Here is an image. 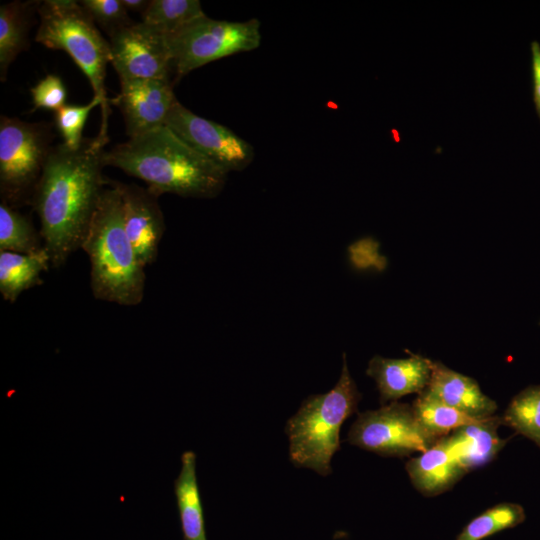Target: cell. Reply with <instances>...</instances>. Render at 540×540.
<instances>
[{
  "mask_svg": "<svg viewBox=\"0 0 540 540\" xmlns=\"http://www.w3.org/2000/svg\"><path fill=\"white\" fill-rule=\"evenodd\" d=\"M109 38L110 63L120 82L170 80L173 68L164 33L140 21L114 31Z\"/></svg>",
  "mask_w": 540,
  "mask_h": 540,
  "instance_id": "obj_10",
  "label": "cell"
},
{
  "mask_svg": "<svg viewBox=\"0 0 540 540\" xmlns=\"http://www.w3.org/2000/svg\"><path fill=\"white\" fill-rule=\"evenodd\" d=\"M347 441L381 456L403 457L424 452L438 440L420 426L412 404L393 401L379 409L359 413Z\"/></svg>",
  "mask_w": 540,
  "mask_h": 540,
  "instance_id": "obj_8",
  "label": "cell"
},
{
  "mask_svg": "<svg viewBox=\"0 0 540 540\" xmlns=\"http://www.w3.org/2000/svg\"><path fill=\"white\" fill-rule=\"evenodd\" d=\"M203 16L198 0H150L141 22L170 35Z\"/></svg>",
  "mask_w": 540,
  "mask_h": 540,
  "instance_id": "obj_22",
  "label": "cell"
},
{
  "mask_svg": "<svg viewBox=\"0 0 540 540\" xmlns=\"http://www.w3.org/2000/svg\"><path fill=\"white\" fill-rule=\"evenodd\" d=\"M360 399L343 353L342 371L336 385L325 394L306 398L285 425L291 463L322 476L330 474L331 458L340 449L341 426L357 411Z\"/></svg>",
  "mask_w": 540,
  "mask_h": 540,
  "instance_id": "obj_4",
  "label": "cell"
},
{
  "mask_svg": "<svg viewBox=\"0 0 540 540\" xmlns=\"http://www.w3.org/2000/svg\"><path fill=\"white\" fill-rule=\"evenodd\" d=\"M105 166L141 179L158 197L214 198L224 188L227 174L196 152L168 127L130 137L105 153Z\"/></svg>",
  "mask_w": 540,
  "mask_h": 540,
  "instance_id": "obj_2",
  "label": "cell"
},
{
  "mask_svg": "<svg viewBox=\"0 0 540 540\" xmlns=\"http://www.w3.org/2000/svg\"><path fill=\"white\" fill-rule=\"evenodd\" d=\"M432 363L415 354L403 359L376 355L369 361L366 374L375 380L380 403L385 404L408 394L421 393L429 383Z\"/></svg>",
  "mask_w": 540,
  "mask_h": 540,
  "instance_id": "obj_13",
  "label": "cell"
},
{
  "mask_svg": "<svg viewBox=\"0 0 540 540\" xmlns=\"http://www.w3.org/2000/svg\"><path fill=\"white\" fill-rule=\"evenodd\" d=\"M502 420L503 424L540 447V385L529 386L518 393L508 405Z\"/></svg>",
  "mask_w": 540,
  "mask_h": 540,
  "instance_id": "obj_23",
  "label": "cell"
},
{
  "mask_svg": "<svg viewBox=\"0 0 540 540\" xmlns=\"http://www.w3.org/2000/svg\"><path fill=\"white\" fill-rule=\"evenodd\" d=\"M37 2L13 1L0 6V78L6 80L7 71L16 57L29 46V30Z\"/></svg>",
  "mask_w": 540,
  "mask_h": 540,
  "instance_id": "obj_19",
  "label": "cell"
},
{
  "mask_svg": "<svg viewBox=\"0 0 540 540\" xmlns=\"http://www.w3.org/2000/svg\"><path fill=\"white\" fill-rule=\"evenodd\" d=\"M181 530L184 540H207L204 511L196 476V454L181 455V470L174 481Z\"/></svg>",
  "mask_w": 540,
  "mask_h": 540,
  "instance_id": "obj_17",
  "label": "cell"
},
{
  "mask_svg": "<svg viewBox=\"0 0 540 540\" xmlns=\"http://www.w3.org/2000/svg\"><path fill=\"white\" fill-rule=\"evenodd\" d=\"M177 79L220 58L259 47L260 22L216 20L206 15L166 35Z\"/></svg>",
  "mask_w": 540,
  "mask_h": 540,
  "instance_id": "obj_7",
  "label": "cell"
},
{
  "mask_svg": "<svg viewBox=\"0 0 540 540\" xmlns=\"http://www.w3.org/2000/svg\"><path fill=\"white\" fill-rule=\"evenodd\" d=\"M39 26L35 41L47 48L68 53L90 81L102 113L98 135L108 137L110 108L105 89L106 66L111 61L110 45L95 22L74 0L39 1Z\"/></svg>",
  "mask_w": 540,
  "mask_h": 540,
  "instance_id": "obj_5",
  "label": "cell"
},
{
  "mask_svg": "<svg viewBox=\"0 0 540 540\" xmlns=\"http://www.w3.org/2000/svg\"><path fill=\"white\" fill-rule=\"evenodd\" d=\"M120 87L111 102L119 107L129 138L164 126L178 102L171 80H129L120 82Z\"/></svg>",
  "mask_w": 540,
  "mask_h": 540,
  "instance_id": "obj_11",
  "label": "cell"
},
{
  "mask_svg": "<svg viewBox=\"0 0 540 540\" xmlns=\"http://www.w3.org/2000/svg\"><path fill=\"white\" fill-rule=\"evenodd\" d=\"M118 188L127 236L143 267L154 263L165 233V220L158 196L147 187L113 181Z\"/></svg>",
  "mask_w": 540,
  "mask_h": 540,
  "instance_id": "obj_12",
  "label": "cell"
},
{
  "mask_svg": "<svg viewBox=\"0 0 540 540\" xmlns=\"http://www.w3.org/2000/svg\"><path fill=\"white\" fill-rule=\"evenodd\" d=\"M100 100L93 96L86 105H65L55 112V125L60 132L63 142L71 149L78 148L84 138L83 128L90 111L100 105Z\"/></svg>",
  "mask_w": 540,
  "mask_h": 540,
  "instance_id": "obj_25",
  "label": "cell"
},
{
  "mask_svg": "<svg viewBox=\"0 0 540 540\" xmlns=\"http://www.w3.org/2000/svg\"><path fill=\"white\" fill-rule=\"evenodd\" d=\"M51 125L16 117L0 118L1 201L19 208L31 204L44 165L53 148Z\"/></svg>",
  "mask_w": 540,
  "mask_h": 540,
  "instance_id": "obj_6",
  "label": "cell"
},
{
  "mask_svg": "<svg viewBox=\"0 0 540 540\" xmlns=\"http://www.w3.org/2000/svg\"><path fill=\"white\" fill-rule=\"evenodd\" d=\"M79 3L95 24H99L108 35L134 23L121 0H82Z\"/></svg>",
  "mask_w": 540,
  "mask_h": 540,
  "instance_id": "obj_26",
  "label": "cell"
},
{
  "mask_svg": "<svg viewBox=\"0 0 540 540\" xmlns=\"http://www.w3.org/2000/svg\"><path fill=\"white\" fill-rule=\"evenodd\" d=\"M35 109L57 111L66 105L67 92L63 81L54 74L41 79L30 90Z\"/></svg>",
  "mask_w": 540,
  "mask_h": 540,
  "instance_id": "obj_27",
  "label": "cell"
},
{
  "mask_svg": "<svg viewBox=\"0 0 540 540\" xmlns=\"http://www.w3.org/2000/svg\"><path fill=\"white\" fill-rule=\"evenodd\" d=\"M501 424L502 417L494 415L461 426L442 440L468 472L493 460L504 447L505 442L497 433Z\"/></svg>",
  "mask_w": 540,
  "mask_h": 540,
  "instance_id": "obj_16",
  "label": "cell"
},
{
  "mask_svg": "<svg viewBox=\"0 0 540 540\" xmlns=\"http://www.w3.org/2000/svg\"><path fill=\"white\" fill-rule=\"evenodd\" d=\"M165 126L226 174L245 169L254 158V149L247 141L229 128L194 114L179 101Z\"/></svg>",
  "mask_w": 540,
  "mask_h": 540,
  "instance_id": "obj_9",
  "label": "cell"
},
{
  "mask_svg": "<svg viewBox=\"0 0 540 540\" xmlns=\"http://www.w3.org/2000/svg\"><path fill=\"white\" fill-rule=\"evenodd\" d=\"M108 141L100 135L84 138L76 149L61 143L47 158L31 205L53 267L81 248L106 185L102 170Z\"/></svg>",
  "mask_w": 540,
  "mask_h": 540,
  "instance_id": "obj_1",
  "label": "cell"
},
{
  "mask_svg": "<svg viewBox=\"0 0 540 540\" xmlns=\"http://www.w3.org/2000/svg\"><path fill=\"white\" fill-rule=\"evenodd\" d=\"M50 264L45 248L33 254L0 251V293L3 299L14 303L24 291L39 285L41 274Z\"/></svg>",
  "mask_w": 540,
  "mask_h": 540,
  "instance_id": "obj_18",
  "label": "cell"
},
{
  "mask_svg": "<svg viewBox=\"0 0 540 540\" xmlns=\"http://www.w3.org/2000/svg\"><path fill=\"white\" fill-rule=\"evenodd\" d=\"M412 407L420 426L436 440L447 436L461 426L483 420L472 418L433 398L425 391L418 394Z\"/></svg>",
  "mask_w": 540,
  "mask_h": 540,
  "instance_id": "obj_20",
  "label": "cell"
},
{
  "mask_svg": "<svg viewBox=\"0 0 540 540\" xmlns=\"http://www.w3.org/2000/svg\"><path fill=\"white\" fill-rule=\"evenodd\" d=\"M405 468L415 489L424 496L449 490L467 472L442 438L407 461Z\"/></svg>",
  "mask_w": 540,
  "mask_h": 540,
  "instance_id": "obj_15",
  "label": "cell"
},
{
  "mask_svg": "<svg viewBox=\"0 0 540 540\" xmlns=\"http://www.w3.org/2000/svg\"><path fill=\"white\" fill-rule=\"evenodd\" d=\"M423 391L475 419L492 417L497 410L496 402L481 391L473 378L441 362L433 361L430 380Z\"/></svg>",
  "mask_w": 540,
  "mask_h": 540,
  "instance_id": "obj_14",
  "label": "cell"
},
{
  "mask_svg": "<svg viewBox=\"0 0 540 540\" xmlns=\"http://www.w3.org/2000/svg\"><path fill=\"white\" fill-rule=\"evenodd\" d=\"M44 249L41 234L17 208L0 203V251L33 254Z\"/></svg>",
  "mask_w": 540,
  "mask_h": 540,
  "instance_id": "obj_21",
  "label": "cell"
},
{
  "mask_svg": "<svg viewBox=\"0 0 540 540\" xmlns=\"http://www.w3.org/2000/svg\"><path fill=\"white\" fill-rule=\"evenodd\" d=\"M525 512L516 503H499L471 520L456 540H482L502 530L522 523Z\"/></svg>",
  "mask_w": 540,
  "mask_h": 540,
  "instance_id": "obj_24",
  "label": "cell"
},
{
  "mask_svg": "<svg viewBox=\"0 0 540 540\" xmlns=\"http://www.w3.org/2000/svg\"><path fill=\"white\" fill-rule=\"evenodd\" d=\"M531 56L533 101L540 120V44L537 41H532L531 43Z\"/></svg>",
  "mask_w": 540,
  "mask_h": 540,
  "instance_id": "obj_28",
  "label": "cell"
},
{
  "mask_svg": "<svg viewBox=\"0 0 540 540\" xmlns=\"http://www.w3.org/2000/svg\"><path fill=\"white\" fill-rule=\"evenodd\" d=\"M150 0H121L127 11H133L140 13V15L146 10Z\"/></svg>",
  "mask_w": 540,
  "mask_h": 540,
  "instance_id": "obj_29",
  "label": "cell"
},
{
  "mask_svg": "<svg viewBox=\"0 0 540 540\" xmlns=\"http://www.w3.org/2000/svg\"><path fill=\"white\" fill-rule=\"evenodd\" d=\"M93 215L83 249L90 261V285L93 296L122 306L142 302L145 291V267L139 262L127 236L120 192L113 181H106Z\"/></svg>",
  "mask_w": 540,
  "mask_h": 540,
  "instance_id": "obj_3",
  "label": "cell"
}]
</instances>
